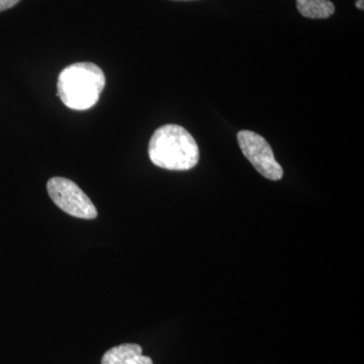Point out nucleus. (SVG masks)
<instances>
[{
    "label": "nucleus",
    "mask_w": 364,
    "mask_h": 364,
    "mask_svg": "<svg viewBox=\"0 0 364 364\" xmlns=\"http://www.w3.org/2000/svg\"><path fill=\"white\" fill-rule=\"evenodd\" d=\"M47 191L55 205L66 214L85 220L97 217V208L90 198L70 179L52 177L48 181Z\"/></svg>",
    "instance_id": "7ed1b4c3"
},
{
    "label": "nucleus",
    "mask_w": 364,
    "mask_h": 364,
    "mask_svg": "<svg viewBox=\"0 0 364 364\" xmlns=\"http://www.w3.org/2000/svg\"><path fill=\"white\" fill-rule=\"evenodd\" d=\"M296 7L301 16L313 20L328 18L335 13V6L330 0H296Z\"/></svg>",
    "instance_id": "39448f33"
},
{
    "label": "nucleus",
    "mask_w": 364,
    "mask_h": 364,
    "mask_svg": "<svg viewBox=\"0 0 364 364\" xmlns=\"http://www.w3.org/2000/svg\"><path fill=\"white\" fill-rule=\"evenodd\" d=\"M356 7L360 11H363L364 9V0H356Z\"/></svg>",
    "instance_id": "1a4fd4ad"
},
{
    "label": "nucleus",
    "mask_w": 364,
    "mask_h": 364,
    "mask_svg": "<svg viewBox=\"0 0 364 364\" xmlns=\"http://www.w3.org/2000/svg\"><path fill=\"white\" fill-rule=\"evenodd\" d=\"M149 157L160 168L186 171L200 160L198 143L178 124H165L154 132L149 142Z\"/></svg>",
    "instance_id": "f257e3e1"
},
{
    "label": "nucleus",
    "mask_w": 364,
    "mask_h": 364,
    "mask_svg": "<svg viewBox=\"0 0 364 364\" xmlns=\"http://www.w3.org/2000/svg\"><path fill=\"white\" fill-rule=\"evenodd\" d=\"M142 347L138 344L119 345L105 352L102 364H124L136 356L142 355Z\"/></svg>",
    "instance_id": "423d86ee"
},
{
    "label": "nucleus",
    "mask_w": 364,
    "mask_h": 364,
    "mask_svg": "<svg viewBox=\"0 0 364 364\" xmlns=\"http://www.w3.org/2000/svg\"><path fill=\"white\" fill-rule=\"evenodd\" d=\"M237 140L244 156L261 176L272 181L282 178L284 169L275 159L272 147L263 136L252 131L243 130L239 132Z\"/></svg>",
    "instance_id": "20e7f679"
},
{
    "label": "nucleus",
    "mask_w": 364,
    "mask_h": 364,
    "mask_svg": "<svg viewBox=\"0 0 364 364\" xmlns=\"http://www.w3.org/2000/svg\"><path fill=\"white\" fill-rule=\"evenodd\" d=\"M105 85L102 68L90 62H79L59 74L57 95L69 109L86 111L97 105Z\"/></svg>",
    "instance_id": "f03ea898"
},
{
    "label": "nucleus",
    "mask_w": 364,
    "mask_h": 364,
    "mask_svg": "<svg viewBox=\"0 0 364 364\" xmlns=\"http://www.w3.org/2000/svg\"><path fill=\"white\" fill-rule=\"evenodd\" d=\"M124 364H153V360L148 356L139 355L136 358L131 359Z\"/></svg>",
    "instance_id": "0eeeda50"
},
{
    "label": "nucleus",
    "mask_w": 364,
    "mask_h": 364,
    "mask_svg": "<svg viewBox=\"0 0 364 364\" xmlns=\"http://www.w3.org/2000/svg\"><path fill=\"white\" fill-rule=\"evenodd\" d=\"M20 0H0V11H6L16 6Z\"/></svg>",
    "instance_id": "6e6552de"
}]
</instances>
